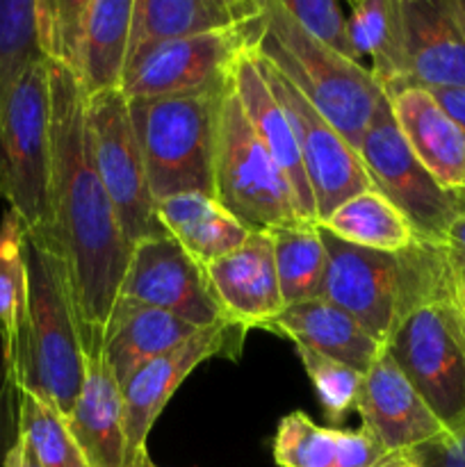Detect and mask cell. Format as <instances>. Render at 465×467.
Segmentation results:
<instances>
[{
	"mask_svg": "<svg viewBox=\"0 0 465 467\" xmlns=\"http://www.w3.org/2000/svg\"><path fill=\"white\" fill-rule=\"evenodd\" d=\"M440 246L447 251V258H450L451 263L463 265L465 267V213L451 223Z\"/></svg>",
	"mask_w": 465,
	"mask_h": 467,
	"instance_id": "obj_38",
	"label": "cell"
},
{
	"mask_svg": "<svg viewBox=\"0 0 465 467\" xmlns=\"http://www.w3.org/2000/svg\"><path fill=\"white\" fill-rule=\"evenodd\" d=\"M14 404H16V390L9 381L7 368L3 358V345H0V445L5 438L12 436L16 441V418H14Z\"/></svg>",
	"mask_w": 465,
	"mask_h": 467,
	"instance_id": "obj_37",
	"label": "cell"
},
{
	"mask_svg": "<svg viewBox=\"0 0 465 467\" xmlns=\"http://www.w3.org/2000/svg\"><path fill=\"white\" fill-rule=\"evenodd\" d=\"M44 57L73 73L87 99L121 89L132 0H36Z\"/></svg>",
	"mask_w": 465,
	"mask_h": 467,
	"instance_id": "obj_9",
	"label": "cell"
},
{
	"mask_svg": "<svg viewBox=\"0 0 465 467\" xmlns=\"http://www.w3.org/2000/svg\"><path fill=\"white\" fill-rule=\"evenodd\" d=\"M255 14L258 3L235 0H132L126 71L158 46L240 27Z\"/></svg>",
	"mask_w": 465,
	"mask_h": 467,
	"instance_id": "obj_21",
	"label": "cell"
},
{
	"mask_svg": "<svg viewBox=\"0 0 465 467\" xmlns=\"http://www.w3.org/2000/svg\"><path fill=\"white\" fill-rule=\"evenodd\" d=\"M196 331L199 328L167 310L117 301L105 327L103 356L119 388H123L144 365L176 349Z\"/></svg>",
	"mask_w": 465,
	"mask_h": 467,
	"instance_id": "obj_24",
	"label": "cell"
},
{
	"mask_svg": "<svg viewBox=\"0 0 465 467\" xmlns=\"http://www.w3.org/2000/svg\"><path fill=\"white\" fill-rule=\"evenodd\" d=\"M401 137L424 169L447 192H465V135L459 123L438 103L436 96L418 85L386 94Z\"/></svg>",
	"mask_w": 465,
	"mask_h": 467,
	"instance_id": "obj_18",
	"label": "cell"
},
{
	"mask_svg": "<svg viewBox=\"0 0 465 467\" xmlns=\"http://www.w3.org/2000/svg\"><path fill=\"white\" fill-rule=\"evenodd\" d=\"M374 467H415L413 463H410L408 459H406L404 454H399V451H395V454H388L386 459L378 461L377 465Z\"/></svg>",
	"mask_w": 465,
	"mask_h": 467,
	"instance_id": "obj_42",
	"label": "cell"
},
{
	"mask_svg": "<svg viewBox=\"0 0 465 467\" xmlns=\"http://www.w3.org/2000/svg\"><path fill=\"white\" fill-rule=\"evenodd\" d=\"M274 242L278 285L285 306L322 296L328 255L317 223H292L267 231Z\"/></svg>",
	"mask_w": 465,
	"mask_h": 467,
	"instance_id": "obj_28",
	"label": "cell"
},
{
	"mask_svg": "<svg viewBox=\"0 0 465 467\" xmlns=\"http://www.w3.org/2000/svg\"><path fill=\"white\" fill-rule=\"evenodd\" d=\"M317 226L372 251H404L418 242L408 219L377 190L356 194Z\"/></svg>",
	"mask_w": 465,
	"mask_h": 467,
	"instance_id": "obj_27",
	"label": "cell"
},
{
	"mask_svg": "<svg viewBox=\"0 0 465 467\" xmlns=\"http://www.w3.org/2000/svg\"><path fill=\"white\" fill-rule=\"evenodd\" d=\"M255 16L231 30L187 36L149 50L123 73L126 99L223 94L237 55L253 44Z\"/></svg>",
	"mask_w": 465,
	"mask_h": 467,
	"instance_id": "obj_14",
	"label": "cell"
},
{
	"mask_svg": "<svg viewBox=\"0 0 465 467\" xmlns=\"http://www.w3.org/2000/svg\"><path fill=\"white\" fill-rule=\"evenodd\" d=\"M260 328L287 337L292 345L319 351L360 374L367 372L386 351V345L369 336L346 310L324 296L285 306Z\"/></svg>",
	"mask_w": 465,
	"mask_h": 467,
	"instance_id": "obj_22",
	"label": "cell"
},
{
	"mask_svg": "<svg viewBox=\"0 0 465 467\" xmlns=\"http://www.w3.org/2000/svg\"><path fill=\"white\" fill-rule=\"evenodd\" d=\"M146 467H158V465H155V463H153V461H150V463H149V465H146Z\"/></svg>",
	"mask_w": 465,
	"mask_h": 467,
	"instance_id": "obj_44",
	"label": "cell"
},
{
	"mask_svg": "<svg viewBox=\"0 0 465 467\" xmlns=\"http://www.w3.org/2000/svg\"><path fill=\"white\" fill-rule=\"evenodd\" d=\"M294 349L304 363L305 374H308L319 401H322V409L326 410L328 420H333V422L345 420V415L351 409H356L363 374L351 369L349 365L337 363V360L319 354V351L308 349V347L294 345Z\"/></svg>",
	"mask_w": 465,
	"mask_h": 467,
	"instance_id": "obj_33",
	"label": "cell"
},
{
	"mask_svg": "<svg viewBox=\"0 0 465 467\" xmlns=\"http://www.w3.org/2000/svg\"><path fill=\"white\" fill-rule=\"evenodd\" d=\"M408 85L465 89V32L450 0H399Z\"/></svg>",
	"mask_w": 465,
	"mask_h": 467,
	"instance_id": "obj_19",
	"label": "cell"
},
{
	"mask_svg": "<svg viewBox=\"0 0 465 467\" xmlns=\"http://www.w3.org/2000/svg\"><path fill=\"white\" fill-rule=\"evenodd\" d=\"M231 89L232 94H235V99L240 100L242 112L246 114V119L251 121L253 130L258 132L263 144L267 146L272 158L276 160V164L283 169V173H285L304 219L310 223H317L315 199L313 192H310L308 178H305L304 164H301L299 144H296L294 130H292V123L290 119H287V114L283 112V108L278 105L276 96L272 94V89H269L267 82H264L251 46H246V48L237 55L235 64H232Z\"/></svg>",
	"mask_w": 465,
	"mask_h": 467,
	"instance_id": "obj_20",
	"label": "cell"
},
{
	"mask_svg": "<svg viewBox=\"0 0 465 467\" xmlns=\"http://www.w3.org/2000/svg\"><path fill=\"white\" fill-rule=\"evenodd\" d=\"M0 199L26 235L50 228V68H27L0 117Z\"/></svg>",
	"mask_w": 465,
	"mask_h": 467,
	"instance_id": "obj_7",
	"label": "cell"
},
{
	"mask_svg": "<svg viewBox=\"0 0 465 467\" xmlns=\"http://www.w3.org/2000/svg\"><path fill=\"white\" fill-rule=\"evenodd\" d=\"M212 182L214 199L251 233L305 222L285 173L242 112L231 85L219 100Z\"/></svg>",
	"mask_w": 465,
	"mask_h": 467,
	"instance_id": "obj_6",
	"label": "cell"
},
{
	"mask_svg": "<svg viewBox=\"0 0 465 467\" xmlns=\"http://www.w3.org/2000/svg\"><path fill=\"white\" fill-rule=\"evenodd\" d=\"M390 451L365 429L360 431H337L336 429V463L333 467H374Z\"/></svg>",
	"mask_w": 465,
	"mask_h": 467,
	"instance_id": "obj_36",
	"label": "cell"
},
{
	"mask_svg": "<svg viewBox=\"0 0 465 467\" xmlns=\"http://www.w3.org/2000/svg\"><path fill=\"white\" fill-rule=\"evenodd\" d=\"M356 410L365 431L372 433L390 454H404L445 431L386 351L363 374Z\"/></svg>",
	"mask_w": 465,
	"mask_h": 467,
	"instance_id": "obj_16",
	"label": "cell"
},
{
	"mask_svg": "<svg viewBox=\"0 0 465 467\" xmlns=\"http://www.w3.org/2000/svg\"><path fill=\"white\" fill-rule=\"evenodd\" d=\"M249 331V327L232 322V319L199 328L190 340L144 365L121 388L126 467H146L150 463L149 447H146L149 433L164 406L173 397V392L205 360H240Z\"/></svg>",
	"mask_w": 465,
	"mask_h": 467,
	"instance_id": "obj_12",
	"label": "cell"
},
{
	"mask_svg": "<svg viewBox=\"0 0 465 467\" xmlns=\"http://www.w3.org/2000/svg\"><path fill=\"white\" fill-rule=\"evenodd\" d=\"M395 360L445 431L465 420V313L451 287L415 308L386 342Z\"/></svg>",
	"mask_w": 465,
	"mask_h": 467,
	"instance_id": "obj_8",
	"label": "cell"
},
{
	"mask_svg": "<svg viewBox=\"0 0 465 467\" xmlns=\"http://www.w3.org/2000/svg\"><path fill=\"white\" fill-rule=\"evenodd\" d=\"M351 44L363 64L369 57V73L381 85L383 94L408 85L404 23L399 0H360L351 3ZM365 67V64H363Z\"/></svg>",
	"mask_w": 465,
	"mask_h": 467,
	"instance_id": "obj_26",
	"label": "cell"
},
{
	"mask_svg": "<svg viewBox=\"0 0 465 467\" xmlns=\"http://www.w3.org/2000/svg\"><path fill=\"white\" fill-rule=\"evenodd\" d=\"M3 467H44V463L36 459V454L30 450V445H27L21 436H16V441L12 442L7 454L3 456Z\"/></svg>",
	"mask_w": 465,
	"mask_h": 467,
	"instance_id": "obj_40",
	"label": "cell"
},
{
	"mask_svg": "<svg viewBox=\"0 0 465 467\" xmlns=\"http://www.w3.org/2000/svg\"><path fill=\"white\" fill-rule=\"evenodd\" d=\"M203 272L214 299L232 322L260 328L285 308L267 231L251 233L240 249L205 265Z\"/></svg>",
	"mask_w": 465,
	"mask_h": 467,
	"instance_id": "obj_17",
	"label": "cell"
},
{
	"mask_svg": "<svg viewBox=\"0 0 465 467\" xmlns=\"http://www.w3.org/2000/svg\"><path fill=\"white\" fill-rule=\"evenodd\" d=\"M450 265H451V274H454L456 299H459L460 308H463V313H465V267H463V265L451 263V260H450Z\"/></svg>",
	"mask_w": 465,
	"mask_h": 467,
	"instance_id": "obj_41",
	"label": "cell"
},
{
	"mask_svg": "<svg viewBox=\"0 0 465 467\" xmlns=\"http://www.w3.org/2000/svg\"><path fill=\"white\" fill-rule=\"evenodd\" d=\"M283 7L310 36L331 48L340 57L360 64L351 44L349 16H345L336 0H281ZM363 67V64H360Z\"/></svg>",
	"mask_w": 465,
	"mask_h": 467,
	"instance_id": "obj_34",
	"label": "cell"
},
{
	"mask_svg": "<svg viewBox=\"0 0 465 467\" xmlns=\"http://www.w3.org/2000/svg\"><path fill=\"white\" fill-rule=\"evenodd\" d=\"M117 301L167 310L196 328L228 319L203 267L171 235L150 237L132 246Z\"/></svg>",
	"mask_w": 465,
	"mask_h": 467,
	"instance_id": "obj_15",
	"label": "cell"
},
{
	"mask_svg": "<svg viewBox=\"0 0 465 467\" xmlns=\"http://www.w3.org/2000/svg\"><path fill=\"white\" fill-rule=\"evenodd\" d=\"M219 100L222 94L128 99L155 203L190 192L214 199Z\"/></svg>",
	"mask_w": 465,
	"mask_h": 467,
	"instance_id": "obj_5",
	"label": "cell"
},
{
	"mask_svg": "<svg viewBox=\"0 0 465 467\" xmlns=\"http://www.w3.org/2000/svg\"><path fill=\"white\" fill-rule=\"evenodd\" d=\"M274 461L281 467H333L336 429L319 427L301 410L285 415L274 438Z\"/></svg>",
	"mask_w": 465,
	"mask_h": 467,
	"instance_id": "obj_32",
	"label": "cell"
},
{
	"mask_svg": "<svg viewBox=\"0 0 465 467\" xmlns=\"http://www.w3.org/2000/svg\"><path fill=\"white\" fill-rule=\"evenodd\" d=\"M27 306L26 274V228L21 219L7 210L0 222V345L5 368L12 381L14 360L21 342Z\"/></svg>",
	"mask_w": 465,
	"mask_h": 467,
	"instance_id": "obj_29",
	"label": "cell"
},
{
	"mask_svg": "<svg viewBox=\"0 0 465 467\" xmlns=\"http://www.w3.org/2000/svg\"><path fill=\"white\" fill-rule=\"evenodd\" d=\"M16 436L30 445L44 467H87L67 418L27 390H16Z\"/></svg>",
	"mask_w": 465,
	"mask_h": 467,
	"instance_id": "obj_31",
	"label": "cell"
},
{
	"mask_svg": "<svg viewBox=\"0 0 465 467\" xmlns=\"http://www.w3.org/2000/svg\"><path fill=\"white\" fill-rule=\"evenodd\" d=\"M317 228L328 255L322 296L346 310L381 345L415 308L454 287L440 244L418 240L404 251H372Z\"/></svg>",
	"mask_w": 465,
	"mask_h": 467,
	"instance_id": "obj_2",
	"label": "cell"
},
{
	"mask_svg": "<svg viewBox=\"0 0 465 467\" xmlns=\"http://www.w3.org/2000/svg\"><path fill=\"white\" fill-rule=\"evenodd\" d=\"M26 274L27 306L12 386L41 397L68 418L85 381V351L67 272L55 251L26 235Z\"/></svg>",
	"mask_w": 465,
	"mask_h": 467,
	"instance_id": "obj_4",
	"label": "cell"
},
{
	"mask_svg": "<svg viewBox=\"0 0 465 467\" xmlns=\"http://www.w3.org/2000/svg\"><path fill=\"white\" fill-rule=\"evenodd\" d=\"M415 467H465V420L424 445L404 451Z\"/></svg>",
	"mask_w": 465,
	"mask_h": 467,
	"instance_id": "obj_35",
	"label": "cell"
},
{
	"mask_svg": "<svg viewBox=\"0 0 465 467\" xmlns=\"http://www.w3.org/2000/svg\"><path fill=\"white\" fill-rule=\"evenodd\" d=\"M251 46L358 150L374 114L386 100L367 67L340 57L319 44L294 21L281 0H258Z\"/></svg>",
	"mask_w": 465,
	"mask_h": 467,
	"instance_id": "obj_3",
	"label": "cell"
},
{
	"mask_svg": "<svg viewBox=\"0 0 465 467\" xmlns=\"http://www.w3.org/2000/svg\"><path fill=\"white\" fill-rule=\"evenodd\" d=\"M44 59L36 0H0V117L18 80Z\"/></svg>",
	"mask_w": 465,
	"mask_h": 467,
	"instance_id": "obj_30",
	"label": "cell"
},
{
	"mask_svg": "<svg viewBox=\"0 0 465 467\" xmlns=\"http://www.w3.org/2000/svg\"><path fill=\"white\" fill-rule=\"evenodd\" d=\"M67 424L87 467H126L121 388L103 351L85 356V381Z\"/></svg>",
	"mask_w": 465,
	"mask_h": 467,
	"instance_id": "obj_23",
	"label": "cell"
},
{
	"mask_svg": "<svg viewBox=\"0 0 465 467\" xmlns=\"http://www.w3.org/2000/svg\"><path fill=\"white\" fill-rule=\"evenodd\" d=\"M253 48V46H251ZM264 82L287 114L299 144L301 164L315 199L317 223L326 222L342 203L374 190L360 153L324 119L278 68L253 50Z\"/></svg>",
	"mask_w": 465,
	"mask_h": 467,
	"instance_id": "obj_13",
	"label": "cell"
},
{
	"mask_svg": "<svg viewBox=\"0 0 465 467\" xmlns=\"http://www.w3.org/2000/svg\"><path fill=\"white\" fill-rule=\"evenodd\" d=\"M50 228L27 235L57 254L67 272L82 351H103L130 260L114 205L98 176L87 96L68 68L50 62Z\"/></svg>",
	"mask_w": 465,
	"mask_h": 467,
	"instance_id": "obj_1",
	"label": "cell"
},
{
	"mask_svg": "<svg viewBox=\"0 0 465 467\" xmlns=\"http://www.w3.org/2000/svg\"><path fill=\"white\" fill-rule=\"evenodd\" d=\"M158 219L164 231L201 267L240 249L251 231L242 226L217 199L205 194H178L160 201Z\"/></svg>",
	"mask_w": 465,
	"mask_h": 467,
	"instance_id": "obj_25",
	"label": "cell"
},
{
	"mask_svg": "<svg viewBox=\"0 0 465 467\" xmlns=\"http://www.w3.org/2000/svg\"><path fill=\"white\" fill-rule=\"evenodd\" d=\"M87 126L96 169L114 205L128 246L150 237L169 235L158 219L144 160L130 121L128 99L121 89L87 99Z\"/></svg>",
	"mask_w": 465,
	"mask_h": 467,
	"instance_id": "obj_11",
	"label": "cell"
},
{
	"mask_svg": "<svg viewBox=\"0 0 465 467\" xmlns=\"http://www.w3.org/2000/svg\"><path fill=\"white\" fill-rule=\"evenodd\" d=\"M431 94L436 96L438 103L447 109V114L459 123L460 130H463L465 135V89H433ZM463 199H465V192H463Z\"/></svg>",
	"mask_w": 465,
	"mask_h": 467,
	"instance_id": "obj_39",
	"label": "cell"
},
{
	"mask_svg": "<svg viewBox=\"0 0 465 467\" xmlns=\"http://www.w3.org/2000/svg\"><path fill=\"white\" fill-rule=\"evenodd\" d=\"M450 7L451 14L456 16V21H459L460 30L465 32V0H450Z\"/></svg>",
	"mask_w": 465,
	"mask_h": 467,
	"instance_id": "obj_43",
	"label": "cell"
},
{
	"mask_svg": "<svg viewBox=\"0 0 465 467\" xmlns=\"http://www.w3.org/2000/svg\"><path fill=\"white\" fill-rule=\"evenodd\" d=\"M374 190L381 192L422 242L442 244L451 223L465 213V199L442 190L401 137L388 99L374 114L358 146Z\"/></svg>",
	"mask_w": 465,
	"mask_h": 467,
	"instance_id": "obj_10",
	"label": "cell"
}]
</instances>
